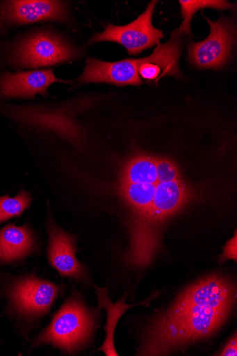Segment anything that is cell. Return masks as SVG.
<instances>
[{"mask_svg":"<svg viewBox=\"0 0 237 356\" xmlns=\"http://www.w3.org/2000/svg\"><path fill=\"white\" fill-rule=\"evenodd\" d=\"M236 298V288L227 277L201 279L151 322L140 353L165 355L213 336L227 320Z\"/></svg>","mask_w":237,"mask_h":356,"instance_id":"1","label":"cell"},{"mask_svg":"<svg viewBox=\"0 0 237 356\" xmlns=\"http://www.w3.org/2000/svg\"><path fill=\"white\" fill-rule=\"evenodd\" d=\"M156 165L158 181L153 203L139 227L130 232L126 261L135 267L144 268L153 261L160 247L164 224L186 207L193 195L175 161L156 157Z\"/></svg>","mask_w":237,"mask_h":356,"instance_id":"2","label":"cell"},{"mask_svg":"<svg viewBox=\"0 0 237 356\" xmlns=\"http://www.w3.org/2000/svg\"><path fill=\"white\" fill-rule=\"evenodd\" d=\"M95 314L73 294L31 342L32 348L50 345L63 353L74 354L84 348L96 327Z\"/></svg>","mask_w":237,"mask_h":356,"instance_id":"3","label":"cell"},{"mask_svg":"<svg viewBox=\"0 0 237 356\" xmlns=\"http://www.w3.org/2000/svg\"><path fill=\"white\" fill-rule=\"evenodd\" d=\"M158 181L156 157L138 154L125 164L120 180V194L131 213L130 232L137 229L153 203Z\"/></svg>","mask_w":237,"mask_h":356,"instance_id":"4","label":"cell"},{"mask_svg":"<svg viewBox=\"0 0 237 356\" xmlns=\"http://www.w3.org/2000/svg\"><path fill=\"white\" fill-rule=\"evenodd\" d=\"M80 52L62 38L50 32H38L21 40L10 54L16 69H38L74 60Z\"/></svg>","mask_w":237,"mask_h":356,"instance_id":"5","label":"cell"},{"mask_svg":"<svg viewBox=\"0 0 237 356\" xmlns=\"http://www.w3.org/2000/svg\"><path fill=\"white\" fill-rule=\"evenodd\" d=\"M63 289V284L29 275L13 280L6 295L13 311L20 317L38 321L49 314Z\"/></svg>","mask_w":237,"mask_h":356,"instance_id":"6","label":"cell"},{"mask_svg":"<svg viewBox=\"0 0 237 356\" xmlns=\"http://www.w3.org/2000/svg\"><path fill=\"white\" fill-rule=\"evenodd\" d=\"M157 3L152 1L143 14L127 25L108 24L103 32L93 35L88 44L104 42H116L122 45L130 55H138L159 44L163 38V31L152 24Z\"/></svg>","mask_w":237,"mask_h":356,"instance_id":"7","label":"cell"},{"mask_svg":"<svg viewBox=\"0 0 237 356\" xmlns=\"http://www.w3.org/2000/svg\"><path fill=\"white\" fill-rule=\"evenodd\" d=\"M211 27L204 41L190 43L188 56L192 65L199 69H219L227 63L235 38L234 25L229 19L213 22L206 18Z\"/></svg>","mask_w":237,"mask_h":356,"instance_id":"8","label":"cell"},{"mask_svg":"<svg viewBox=\"0 0 237 356\" xmlns=\"http://www.w3.org/2000/svg\"><path fill=\"white\" fill-rule=\"evenodd\" d=\"M47 229L49 237L48 260L50 266L63 277L88 282L87 270L76 257L75 236L64 232L51 218L48 219Z\"/></svg>","mask_w":237,"mask_h":356,"instance_id":"9","label":"cell"},{"mask_svg":"<svg viewBox=\"0 0 237 356\" xmlns=\"http://www.w3.org/2000/svg\"><path fill=\"white\" fill-rule=\"evenodd\" d=\"M69 19L61 1L0 2V27L16 26L40 22H61Z\"/></svg>","mask_w":237,"mask_h":356,"instance_id":"10","label":"cell"},{"mask_svg":"<svg viewBox=\"0 0 237 356\" xmlns=\"http://www.w3.org/2000/svg\"><path fill=\"white\" fill-rule=\"evenodd\" d=\"M55 83H69L56 77L53 70L0 74V97L4 99H32L36 95L46 96Z\"/></svg>","mask_w":237,"mask_h":356,"instance_id":"11","label":"cell"},{"mask_svg":"<svg viewBox=\"0 0 237 356\" xmlns=\"http://www.w3.org/2000/svg\"><path fill=\"white\" fill-rule=\"evenodd\" d=\"M37 246V240L27 225L17 227L10 224L0 230V264H10L23 260Z\"/></svg>","mask_w":237,"mask_h":356,"instance_id":"12","label":"cell"},{"mask_svg":"<svg viewBox=\"0 0 237 356\" xmlns=\"http://www.w3.org/2000/svg\"><path fill=\"white\" fill-rule=\"evenodd\" d=\"M97 295L99 305L106 308L108 313L107 325L105 328L107 336L99 350L103 351L108 356H117L118 354L114 344V334L117 323L125 312L136 305H127L124 303V298H122L117 304H113L108 298L106 289L98 288Z\"/></svg>","mask_w":237,"mask_h":356,"instance_id":"13","label":"cell"},{"mask_svg":"<svg viewBox=\"0 0 237 356\" xmlns=\"http://www.w3.org/2000/svg\"><path fill=\"white\" fill-rule=\"evenodd\" d=\"M181 6V13L184 21L181 26L177 29L183 35H188L190 33V23L195 13L201 9L214 8L218 10H230L234 6L227 1H179Z\"/></svg>","mask_w":237,"mask_h":356,"instance_id":"14","label":"cell"},{"mask_svg":"<svg viewBox=\"0 0 237 356\" xmlns=\"http://www.w3.org/2000/svg\"><path fill=\"white\" fill-rule=\"evenodd\" d=\"M32 202L29 193L21 191L15 197H0V223L19 217L29 208Z\"/></svg>","mask_w":237,"mask_h":356,"instance_id":"15","label":"cell"},{"mask_svg":"<svg viewBox=\"0 0 237 356\" xmlns=\"http://www.w3.org/2000/svg\"><path fill=\"white\" fill-rule=\"evenodd\" d=\"M222 261L234 260L236 261V234L234 238L227 241L223 249V254L221 256Z\"/></svg>","mask_w":237,"mask_h":356,"instance_id":"16","label":"cell"},{"mask_svg":"<svg viewBox=\"0 0 237 356\" xmlns=\"http://www.w3.org/2000/svg\"><path fill=\"white\" fill-rule=\"evenodd\" d=\"M219 355L222 356H236L237 355V338L236 334H235L234 337H232L226 346L224 348L223 350L219 354Z\"/></svg>","mask_w":237,"mask_h":356,"instance_id":"17","label":"cell"}]
</instances>
